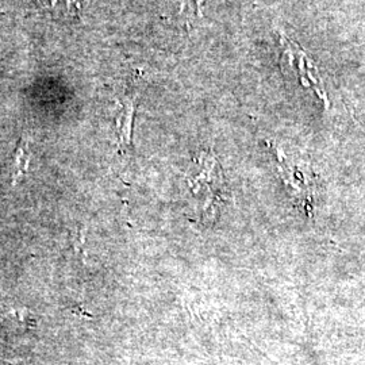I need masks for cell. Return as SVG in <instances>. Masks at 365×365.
<instances>
[{
    "label": "cell",
    "instance_id": "obj_1",
    "mask_svg": "<svg viewBox=\"0 0 365 365\" xmlns=\"http://www.w3.org/2000/svg\"><path fill=\"white\" fill-rule=\"evenodd\" d=\"M187 188L194 207L205 223L217 221L223 203L227 200V188L220 163L211 153H200L194 167L185 176Z\"/></svg>",
    "mask_w": 365,
    "mask_h": 365
},
{
    "label": "cell",
    "instance_id": "obj_2",
    "mask_svg": "<svg viewBox=\"0 0 365 365\" xmlns=\"http://www.w3.org/2000/svg\"><path fill=\"white\" fill-rule=\"evenodd\" d=\"M277 170L297 205L312 217L314 207V179L303 165L292 163L283 152L277 150Z\"/></svg>",
    "mask_w": 365,
    "mask_h": 365
},
{
    "label": "cell",
    "instance_id": "obj_3",
    "mask_svg": "<svg viewBox=\"0 0 365 365\" xmlns=\"http://www.w3.org/2000/svg\"><path fill=\"white\" fill-rule=\"evenodd\" d=\"M134 110L135 105L133 99H128L122 111L118 117V133H119V143L120 145L129 146L131 143V126H133V117H134Z\"/></svg>",
    "mask_w": 365,
    "mask_h": 365
},
{
    "label": "cell",
    "instance_id": "obj_4",
    "mask_svg": "<svg viewBox=\"0 0 365 365\" xmlns=\"http://www.w3.org/2000/svg\"><path fill=\"white\" fill-rule=\"evenodd\" d=\"M29 161H30V153H29V149H27L26 141L22 140V141L19 143L18 149H16L15 161H14V185L25 176V173H26L27 170H29Z\"/></svg>",
    "mask_w": 365,
    "mask_h": 365
}]
</instances>
